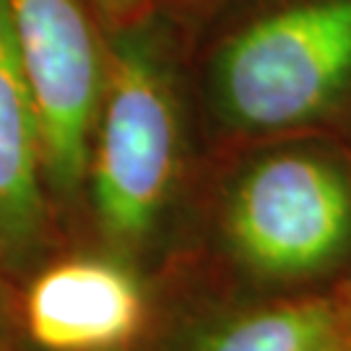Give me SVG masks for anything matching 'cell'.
<instances>
[{
    "instance_id": "cell-8",
    "label": "cell",
    "mask_w": 351,
    "mask_h": 351,
    "mask_svg": "<svg viewBox=\"0 0 351 351\" xmlns=\"http://www.w3.org/2000/svg\"><path fill=\"white\" fill-rule=\"evenodd\" d=\"M313 351H351V326L343 328L336 336H330L326 343H320V346Z\"/></svg>"
},
{
    "instance_id": "cell-1",
    "label": "cell",
    "mask_w": 351,
    "mask_h": 351,
    "mask_svg": "<svg viewBox=\"0 0 351 351\" xmlns=\"http://www.w3.org/2000/svg\"><path fill=\"white\" fill-rule=\"evenodd\" d=\"M351 86V0H300L226 39L211 68L216 112L242 133L326 117Z\"/></svg>"
},
{
    "instance_id": "cell-6",
    "label": "cell",
    "mask_w": 351,
    "mask_h": 351,
    "mask_svg": "<svg viewBox=\"0 0 351 351\" xmlns=\"http://www.w3.org/2000/svg\"><path fill=\"white\" fill-rule=\"evenodd\" d=\"M50 247V193L37 104L0 0V276L26 278Z\"/></svg>"
},
{
    "instance_id": "cell-4",
    "label": "cell",
    "mask_w": 351,
    "mask_h": 351,
    "mask_svg": "<svg viewBox=\"0 0 351 351\" xmlns=\"http://www.w3.org/2000/svg\"><path fill=\"white\" fill-rule=\"evenodd\" d=\"M8 5L37 104L47 193L71 201L86 180L107 68L78 0H8Z\"/></svg>"
},
{
    "instance_id": "cell-7",
    "label": "cell",
    "mask_w": 351,
    "mask_h": 351,
    "mask_svg": "<svg viewBox=\"0 0 351 351\" xmlns=\"http://www.w3.org/2000/svg\"><path fill=\"white\" fill-rule=\"evenodd\" d=\"M351 326L349 297H317L239 313L188 351H313Z\"/></svg>"
},
{
    "instance_id": "cell-11",
    "label": "cell",
    "mask_w": 351,
    "mask_h": 351,
    "mask_svg": "<svg viewBox=\"0 0 351 351\" xmlns=\"http://www.w3.org/2000/svg\"><path fill=\"white\" fill-rule=\"evenodd\" d=\"M346 297H349V304H351V287L346 289Z\"/></svg>"
},
{
    "instance_id": "cell-2",
    "label": "cell",
    "mask_w": 351,
    "mask_h": 351,
    "mask_svg": "<svg viewBox=\"0 0 351 351\" xmlns=\"http://www.w3.org/2000/svg\"><path fill=\"white\" fill-rule=\"evenodd\" d=\"M180 169V117L167 75L141 45H123L104 75L88 172L104 239L133 250L159 224Z\"/></svg>"
},
{
    "instance_id": "cell-5",
    "label": "cell",
    "mask_w": 351,
    "mask_h": 351,
    "mask_svg": "<svg viewBox=\"0 0 351 351\" xmlns=\"http://www.w3.org/2000/svg\"><path fill=\"white\" fill-rule=\"evenodd\" d=\"M143 315L141 281L112 258L39 265L24 297L26 333L42 351H123Z\"/></svg>"
},
{
    "instance_id": "cell-10",
    "label": "cell",
    "mask_w": 351,
    "mask_h": 351,
    "mask_svg": "<svg viewBox=\"0 0 351 351\" xmlns=\"http://www.w3.org/2000/svg\"><path fill=\"white\" fill-rule=\"evenodd\" d=\"M0 351H5V313H3V300H0Z\"/></svg>"
},
{
    "instance_id": "cell-3",
    "label": "cell",
    "mask_w": 351,
    "mask_h": 351,
    "mask_svg": "<svg viewBox=\"0 0 351 351\" xmlns=\"http://www.w3.org/2000/svg\"><path fill=\"white\" fill-rule=\"evenodd\" d=\"M224 237L265 281L326 274L351 252V175L317 151L268 154L229 190Z\"/></svg>"
},
{
    "instance_id": "cell-9",
    "label": "cell",
    "mask_w": 351,
    "mask_h": 351,
    "mask_svg": "<svg viewBox=\"0 0 351 351\" xmlns=\"http://www.w3.org/2000/svg\"><path fill=\"white\" fill-rule=\"evenodd\" d=\"M99 3L107 8V11H123V8H128V5H133L136 0H99Z\"/></svg>"
}]
</instances>
